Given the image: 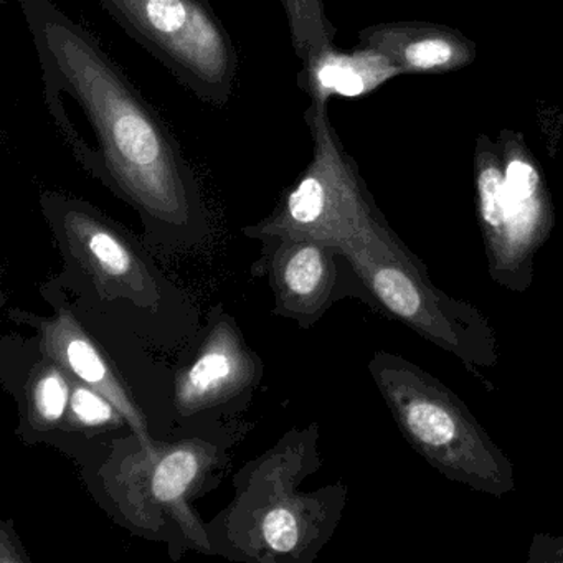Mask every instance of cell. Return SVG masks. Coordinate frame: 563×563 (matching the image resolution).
<instances>
[{
    "mask_svg": "<svg viewBox=\"0 0 563 563\" xmlns=\"http://www.w3.org/2000/svg\"><path fill=\"white\" fill-rule=\"evenodd\" d=\"M114 22L203 103L232 100L240 71L233 38L210 0H98Z\"/></svg>",
    "mask_w": 563,
    "mask_h": 563,
    "instance_id": "5",
    "label": "cell"
},
{
    "mask_svg": "<svg viewBox=\"0 0 563 563\" xmlns=\"http://www.w3.org/2000/svg\"><path fill=\"white\" fill-rule=\"evenodd\" d=\"M477 216L486 246L487 268L496 282L503 269L507 245L506 176L496 144L479 136L474 154Z\"/></svg>",
    "mask_w": 563,
    "mask_h": 563,
    "instance_id": "14",
    "label": "cell"
},
{
    "mask_svg": "<svg viewBox=\"0 0 563 563\" xmlns=\"http://www.w3.org/2000/svg\"><path fill=\"white\" fill-rule=\"evenodd\" d=\"M305 121L312 140L311 163L272 216L246 232L263 240H312L341 255L372 245L391 229L331 123L329 104L309 101Z\"/></svg>",
    "mask_w": 563,
    "mask_h": 563,
    "instance_id": "3",
    "label": "cell"
},
{
    "mask_svg": "<svg viewBox=\"0 0 563 563\" xmlns=\"http://www.w3.org/2000/svg\"><path fill=\"white\" fill-rule=\"evenodd\" d=\"M68 253L75 256L108 295L150 305L157 299L156 282L126 233L85 200L48 192L42 197Z\"/></svg>",
    "mask_w": 563,
    "mask_h": 563,
    "instance_id": "7",
    "label": "cell"
},
{
    "mask_svg": "<svg viewBox=\"0 0 563 563\" xmlns=\"http://www.w3.org/2000/svg\"><path fill=\"white\" fill-rule=\"evenodd\" d=\"M368 368L405 440L438 473L494 497L516 489L510 457L460 395L391 352H377Z\"/></svg>",
    "mask_w": 563,
    "mask_h": 563,
    "instance_id": "2",
    "label": "cell"
},
{
    "mask_svg": "<svg viewBox=\"0 0 563 563\" xmlns=\"http://www.w3.org/2000/svg\"><path fill=\"white\" fill-rule=\"evenodd\" d=\"M358 44L375 48L401 74H446L473 64L476 45L461 32L428 22H394L358 32Z\"/></svg>",
    "mask_w": 563,
    "mask_h": 563,
    "instance_id": "11",
    "label": "cell"
},
{
    "mask_svg": "<svg viewBox=\"0 0 563 563\" xmlns=\"http://www.w3.org/2000/svg\"><path fill=\"white\" fill-rule=\"evenodd\" d=\"M272 242H276L272 278L279 311L299 321L319 318L331 302L338 282L335 256L341 253L306 239Z\"/></svg>",
    "mask_w": 563,
    "mask_h": 563,
    "instance_id": "12",
    "label": "cell"
},
{
    "mask_svg": "<svg viewBox=\"0 0 563 563\" xmlns=\"http://www.w3.org/2000/svg\"><path fill=\"white\" fill-rule=\"evenodd\" d=\"M500 159L506 176L507 245L497 285L526 292L536 276V256L553 227L552 200L536 159L522 137L503 133Z\"/></svg>",
    "mask_w": 563,
    "mask_h": 563,
    "instance_id": "8",
    "label": "cell"
},
{
    "mask_svg": "<svg viewBox=\"0 0 563 563\" xmlns=\"http://www.w3.org/2000/svg\"><path fill=\"white\" fill-rule=\"evenodd\" d=\"M260 536L266 549L278 553L295 552L305 537L302 517L289 506H275L263 514Z\"/></svg>",
    "mask_w": 563,
    "mask_h": 563,
    "instance_id": "16",
    "label": "cell"
},
{
    "mask_svg": "<svg viewBox=\"0 0 563 563\" xmlns=\"http://www.w3.org/2000/svg\"><path fill=\"white\" fill-rule=\"evenodd\" d=\"M71 420L85 428L117 427L123 413L100 391L77 382L71 388Z\"/></svg>",
    "mask_w": 563,
    "mask_h": 563,
    "instance_id": "17",
    "label": "cell"
},
{
    "mask_svg": "<svg viewBox=\"0 0 563 563\" xmlns=\"http://www.w3.org/2000/svg\"><path fill=\"white\" fill-rule=\"evenodd\" d=\"M288 22L291 45L301 64L296 84L309 101L361 98L380 88L401 70L384 54L358 44L342 51L325 14L324 0H279Z\"/></svg>",
    "mask_w": 563,
    "mask_h": 563,
    "instance_id": "6",
    "label": "cell"
},
{
    "mask_svg": "<svg viewBox=\"0 0 563 563\" xmlns=\"http://www.w3.org/2000/svg\"><path fill=\"white\" fill-rule=\"evenodd\" d=\"M209 463L210 454L196 443L176 444L153 456L147 454L146 473L136 477L146 484L133 483L131 487L136 490L133 497H141L137 504H146V510L173 514L192 539L206 545V536L189 512L186 500Z\"/></svg>",
    "mask_w": 563,
    "mask_h": 563,
    "instance_id": "13",
    "label": "cell"
},
{
    "mask_svg": "<svg viewBox=\"0 0 563 563\" xmlns=\"http://www.w3.org/2000/svg\"><path fill=\"white\" fill-rule=\"evenodd\" d=\"M15 2L41 64L44 101L77 163L147 223L186 229L202 216L177 137L123 68L52 0Z\"/></svg>",
    "mask_w": 563,
    "mask_h": 563,
    "instance_id": "1",
    "label": "cell"
},
{
    "mask_svg": "<svg viewBox=\"0 0 563 563\" xmlns=\"http://www.w3.org/2000/svg\"><path fill=\"white\" fill-rule=\"evenodd\" d=\"M529 563H563V537L536 533L527 553Z\"/></svg>",
    "mask_w": 563,
    "mask_h": 563,
    "instance_id": "18",
    "label": "cell"
},
{
    "mask_svg": "<svg viewBox=\"0 0 563 563\" xmlns=\"http://www.w3.org/2000/svg\"><path fill=\"white\" fill-rule=\"evenodd\" d=\"M71 388L64 368L57 362H45L32 375L29 387L31 420L41 430H52L70 408Z\"/></svg>",
    "mask_w": 563,
    "mask_h": 563,
    "instance_id": "15",
    "label": "cell"
},
{
    "mask_svg": "<svg viewBox=\"0 0 563 563\" xmlns=\"http://www.w3.org/2000/svg\"><path fill=\"white\" fill-rule=\"evenodd\" d=\"M344 258L371 298L424 341L450 352L476 375L499 364L496 329L487 316L434 286L427 266L394 230Z\"/></svg>",
    "mask_w": 563,
    "mask_h": 563,
    "instance_id": "4",
    "label": "cell"
},
{
    "mask_svg": "<svg viewBox=\"0 0 563 563\" xmlns=\"http://www.w3.org/2000/svg\"><path fill=\"white\" fill-rule=\"evenodd\" d=\"M41 335L45 357L57 362L75 380L103 394L136 431L146 453L150 456L156 454L157 450L147 433L143 413L131 400L107 355L84 328L70 314H58L55 319L41 321Z\"/></svg>",
    "mask_w": 563,
    "mask_h": 563,
    "instance_id": "9",
    "label": "cell"
},
{
    "mask_svg": "<svg viewBox=\"0 0 563 563\" xmlns=\"http://www.w3.org/2000/svg\"><path fill=\"white\" fill-rule=\"evenodd\" d=\"M256 377V362L235 328L213 329L196 361L179 375L176 405L184 415L223 404Z\"/></svg>",
    "mask_w": 563,
    "mask_h": 563,
    "instance_id": "10",
    "label": "cell"
}]
</instances>
